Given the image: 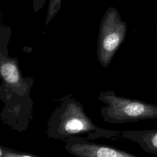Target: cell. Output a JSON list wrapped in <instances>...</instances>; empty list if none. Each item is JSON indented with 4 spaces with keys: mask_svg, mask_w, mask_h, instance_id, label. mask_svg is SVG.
<instances>
[{
    "mask_svg": "<svg viewBox=\"0 0 157 157\" xmlns=\"http://www.w3.org/2000/svg\"><path fill=\"white\" fill-rule=\"evenodd\" d=\"M62 0H49L45 24L48 25L53 17L58 13L61 7Z\"/></svg>",
    "mask_w": 157,
    "mask_h": 157,
    "instance_id": "cell-7",
    "label": "cell"
},
{
    "mask_svg": "<svg viewBox=\"0 0 157 157\" xmlns=\"http://www.w3.org/2000/svg\"><path fill=\"white\" fill-rule=\"evenodd\" d=\"M60 104L47 123V135L52 139L66 140L72 137L87 140L118 138L120 131L97 126L86 114L83 104L72 95L59 99Z\"/></svg>",
    "mask_w": 157,
    "mask_h": 157,
    "instance_id": "cell-1",
    "label": "cell"
},
{
    "mask_svg": "<svg viewBox=\"0 0 157 157\" xmlns=\"http://www.w3.org/2000/svg\"><path fill=\"white\" fill-rule=\"evenodd\" d=\"M98 99L105 105L100 113L103 121L110 124H120L157 118V105L140 100L117 95L114 91H102Z\"/></svg>",
    "mask_w": 157,
    "mask_h": 157,
    "instance_id": "cell-2",
    "label": "cell"
},
{
    "mask_svg": "<svg viewBox=\"0 0 157 157\" xmlns=\"http://www.w3.org/2000/svg\"><path fill=\"white\" fill-rule=\"evenodd\" d=\"M127 30L126 23L117 9L108 8L100 23L97 41V57L99 64L107 67L123 42Z\"/></svg>",
    "mask_w": 157,
    "mask_h": 157,
    "instance_id": "cell-4",
    "label": "cell"
},
{
    "mask_svg": "<svg viewBox=\"0 0 157 157\" xmlns=\"http://www.w3.org/2000/svg\"><path fill=\"white\" fill-rule=\"evenodd\" d=\"M0 157H42L36 155L20 152L8 148L2 145L0 146Z\"/></svg>",
    "mask_w": 157,
    "mask_h": 157,
    "instance_id": "cell-8",
    "label": "cell"
},
{
    "mask_svg": "<svg viewBox=\"0 0 157 157\" xmlns=\"http://www.w3.org/2000/svg\"><path fill=\"white\" fill-rule=\"evenodd\" d=\"M11 36L10 27L1 24L0 27V72L2 83L1 93L29 99L33 80L24 77L21 72L17 58L9 56L7 44Z\"/></svg>",
    "mask_w": 157,
    "mask_h": 157,
    "instance_id": "cell-3",
    "label": "cell"
},
{
    "mask_svg": "<svg viewBox=\"0 0 157 157\" xmlns=\"http://www.w3.org/2000/svg\"><path fill=\"white\" fill-rule=\"evenodd\" d=\"M118 138L136 142L145 151L157 155V129L120 131Z\"/></svg>",
    "mask_w": 157,
    "mask_h": 157,
    "instance_id": "cell-6",
    "label": "cell"
},
{
    "mask_svg": "<svg viewBox=\"0 0 157 157\" xmlns=\"http://www.w3.org/2000/svg\"><path fill=\"white\" fill-rule=\"evenodd\" d=\"M64 142L66 150L77 157H139L124 150L92 142L80 137H72Z\"/></svg>",
    "mask_w": 157,
    "mask_h": 157,
    "instance_id": "cell-5",
    "label": "cell"
},
{
    "mask_svg": "<svg viewBox=\"0 0 157 157\" xmlns=\"http://www.w3.org/2000/svg\"><path fill=\"white\" fill-rule=\"evenodd\" d=\"M46 0H33V7L34 12L39 11L44 6Z\"/></svg>",
    "mask_w": 157,
    "mask_h": 157,
    "instance_id": "cell-9",
    "label": "cell"
}]
</instances>
